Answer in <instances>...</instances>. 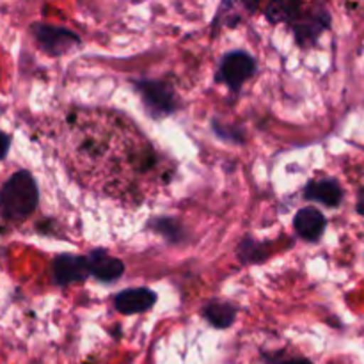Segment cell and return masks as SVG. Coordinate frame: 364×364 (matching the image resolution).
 Segmentation results:
<instances>
[{
	"instance_id": "16",
	"label": "cell",
	"mask_w": 364,
	"mask_h": 364,
	"mask_svg": "<svg viewBox=\"0 0 364 364\" xmlns=\"http://www.w3.org/2000/svg\"><path fill=\"white\" fill-rule=\"evenodd\" d=\"M355 210H358L359 215L364 217V187L359 188L358 192V205H355Z\"/></svg>"
},
{
	"instance_id": "15",
	"label": "cell",
	"mask_w": 364,
	"mask_h": 364,
	"mask_svg": "<svg viewBox=\"0 0 364 364\" xmlns=\"http://www.w3.org/2000/svg\"><path fill=\"white\" fill-rule=\"evenodd\" d=\"M9 146H11L9 135L4 134V132L0 130V160L6 159L7 151H9Z\"/></svg>"
},
{
	"instance_id": "9",
	"label": "cell",
	"mask_w": 364,
	"mask_h": 364,
	"mask_svg": "<svg viewBox=\"0 0 364 364\" xmlns=\"http://www.w3.org/2000/svg\"><path fill=\"white\" fill-rule=\"evenodd\" d=\"M304 198L308 201L320 203L329 208L340 206L343 201V188L333 178H322V180H311L304 188Z\"/></svg>"
},
{
	"instance_id": "17",
	"label": "cell",
	"mask_w": 364,
	"mask_h": 364,
	"mask_svg": "<svg viewBox=\"0 0 364 364\" xmlns=\"http://www.w3.org/2000/svg\"><path fill=\"white\" fill-rule=\"evenodd\" d=\"M272 364H313L308 359H283V361H276Z\"/></svg>"
},
{
	"instance_id": "1",
	"label": "cell",
	"mask_w": 364,
	"mask_h": 364,
	"mask_svg": "<svg viewBox=\"0 0 364 364\" xmlns=\"http://www.w3.org/2000/svg\"><path fill=\"white\" fill-rule=\"evenodd\" d=\"M39 191L28 171H16L0 188V215L7 220H23L38 208Z\"/></svg>"
},
{
	"instance_id": "2",
	"label": "cell",
	"mask_w": 364,
	"mask_h": 364,
	"mask_svg": "<svg viewBox=\"0 0 364 364\" xmlns=\"http://www.w3.org/2000/svg\"><path fill=\"white\" fill-rule=\"evenodd\" d=\"M256 59L247 52L235 50L226 53L220 60L219 80L224 82L231 91H240L242 85L255 75Z\"/></svg>"
},
{
	"instance_id": "14",
	"label": "cell",
	"mask_w": 364,
	"mask_h": 364,
	"mask_svg": "<svg viewBox=\"0 0 364 364\" xmlns=\"http://www.w3.org/2000/svg\"><path fill=\"white\" fill-rule=\"evenodd\" d=\"M153 230L159 231V233L162 235L164 238H167V240H171V242L180 240V237H181L180 224H178L176 220H173V219L155 220V223H153Z\"/></svg>"
},
{
	"instance_id": "7",
	"label": "cell",
	"mask_w": 364,
	"mask_h": 364,
	"mask_svg": "<svg viewBox=\"0 0 364 364\" xmlns=\"http://www.w3.org/2000/svg\"><path fill=\"white\" fill-rule=\"evenodd\" d=\"M87 265L91 276L102 283H110V281L119 279L124 274V265L119 258L109 255L105 249H92L87 256Z\"/></svg>"
},
{
	"instance_id": "5",
	"label": "cell",
	"mask_w": 364,
	"mask_h": 364,
	"mask_svg": "<svg viewBox=\"0 0 364 364\" xmlns=\"http://www.w3.org/2000/svg\"><path fill=\"white\" fill-rule=\"evenodd\" d=\"M91 276L87 258L78 255H59L52 262V277L57 287L84 283Z\"/></svg>"
},
{
	"instance_id": "8",
	"label": "cell",
	"mask_w": 364,
	"mask_h": 364,
	"mask_svg": "<svg viewBox=\"0 0 364 364\" xmlns=\"http://www.w3.org/2000/svg\"><path fill=\"white\" fill-rule=\"evenodd\" d=\"M156 304V294L148 288H130L114 297V308L121 315H137L151 309Z\"/></svg>"
},
{
	"instance_id": "11",
	"label": "cell",
	"mask_w": 364,
	"mask_h": 364,
	"mask_svg": "<svg viewBox=\"0 0 364 364\" xmlns=\"http://www.w3.org/2000/svg\"><path fill=\"white\" fill-rule=\"evenodd\" d=\"M203 316L206 322L212 323L215 329H228L237 318V308L230 302L210 301L203 309Z\"/></svg>"
},
{
	"instance_id": "4",
	"label": "cell",
	"mask_w": 364,
	"mask_h": 364,
	"mask_svg": "<svg viewBox=\"0 0 364 364\" xmlns=\"http://www.w3.org/2000/svg\"><path fill=\"white\" fill-rule=\"evenodd\" d=\"M32 34H34L39 48L53 57H59L63 53L70 52L71 48H75L80 43V38L73 31L64 27H53V25H32Z\"/></svg>"
},
{
	"instance_id": "10",
	"label": "cell",
	"mask_w": 364,
	"mask_h": 364,
	"mask_svg": "<svg viewBox=\"0 0 364 364\" xmlns=\"http://www.w3.org/2000/svg\"><path fill=\"white\" fill-rule=\"evenodd\" d=\"M327 226V219L316 208H301L295 213L294 228L301 238L308 242L320 240Z\"/></svg>"
},
{
	"instance_id": "3",
	"label": "cell",
	"mask_w": 364,
	"mask_h": 364,
	"mask_svg": "<svg viewBox=\"0 0 364 364\" xmlns=\"http://www.w3.org/2000/svg\"><path fill=\"white\" fill-rule=\"evenodd\" d=\"M137 91L141 92L142 102L148 107L149 114L155 117L169 116L178 107L173 87L160 80H139Z\"/></svg>"
},
{
	"instance_id": "12",
	"label": "cell",
	"mask_w": 364,
	"mask_h": 364,
	"mask_svg": "<svg viewBox=\"0 0 364 364\" xmlns=\"http://www.w3.org/2000/svg\"><path fill=\"white\" fill-rule=\"evenodd\" d=\"M301 13H302V4L281 0V2H272L267 6L265 18L270 21V23L291 25L295 21V18H297Z\"/></svg>"
},
{
	"instance_id": "6",
	"label": "cell",
	"mask_w": 364,
	"mask_h": 364,
	"mask_svg": "<svg viewBox=\"0 0 364 364\" xmlns=\"http://www.w3.org/2000/svg\"><path fill=\"white\" fill-rule=\"evenodd\" d=\"M331 25V14L323 7H318L316 11H309V13H301L295 21L291 23L294 28V36L297 39L299 45H313L318 39L326 28Z\"/></svg>"
},
{
	"instance_id": "13",
	"label": "cell",
	"mask_w": 364,
	"mask_h": 364,
	"mask_svg": "<svg viewBox=\"0 0 364 364\" xmlns=\"http://www.w3.org/2000/svg\"><path fill=\"white\" fill-rule=\"evenodd\" d=\"M237 255L242 263H258L267 258L265 244L255 240V238H245V240L240 242V245H238Z\"/></svg>"
}]
</instances>
